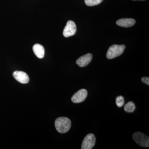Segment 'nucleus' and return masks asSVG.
<instances>
[{
	"label": "nucleus",
	"instance_id": "12",
	"mask_svg": "<svg viewBox=\"0 0 149 149\" xmlns=\"http://www.w3.org/2000/svg\"><path fill=\"white\" fill-rule=\"evenodd\" d=\"M103 0H85L86 5L93 6L100 4L102 2Z\"/></svg>",
	"mask_w": 149,
	"mask_h": 149
},
{
	"label": "nucleus",
	"instance_id": "10",
	"mask_svg": "<svg viewBox=\"0 0 149 149\" xmlns=\"http://www.w3.org/2000/svg\"><path fill=\"white\" fill-rule=\"evenodd\" d=\"M33 51L35 55L39 58H42L45 56L44 47L40 44H35L33 47Z\"/></svg>",
	"mask_w": 149,
	"mask_h": 149
},
{
	"label": "nucleus",
	"instance_id": "7",
	"mask_svg": "<svg viewBox=\"0 0 149 149\" xmlns=\"http://www.w3.org/2000/svg\"><path fill=\"white\" fill-rule=\"evenodd\" d=\"M13 76L17 81L22 84H26L29 83V76L27 73L23 71H15L13 73Z\"/></svg>",
	"mask_w": 149,
	"mask_h": 149
},
{
	"label": "nucleus",
	"instance_id": "6",
	"mask_svg": "<svg viewBox=\"0 0 149 149\" xmlns=\"http://www.w3.org/2000/svg\"><path fill=\"white\" fill-rule=\"evenodd\" d=\"M88 96V92L85 89L79 90L74 93L71 98V100L74 103H80L84 101Z\"/></svg>",
	"mask_w": 149,
	"mask_h": 149
},
{
	"label": "nucleus",
	"instance_id": "13",
	"mask_svg": "<svg viewBox=\"0 0 149 149\" xmlns=\"http://www.w3.org/2000/svg\"><path fill=\"white\" fill-rule=\"evenodd\" d=\"M124 103L125 102H124V97L123 96H119L116 97V103L118 107L120 108L123 106Z\"/></svg>",
	"mask_w": 149,
	"mask_h": 149
},
{
	"label": "nucleus",
	"instance_id": "4",
	"mask_svg": "<svg viewBox=\"0 0 149 149\" xmlns=\"http://www.w3.org/2000/svg\"><path fill=\"white\" fill-rule=\"evenodd\" d=\"M96 138L94 134L89 133L84 139L82 142L81 149H91L95 146Z\"/></svg>",
	"mask_w": 149,
	"mask_h": 149
},
{
	"label": "nucleus",
	"instance_id": "5",
	"mask_svg": "<svg viewBox=\"0 0 149 149\" xmlns=\"http://www.w3.org/2000/svg\"><path fill=\"white\" fill-rule=\"evenodd\" d=\"M76 31L77 27L75 23L72 20H69L63 29V36L65 37L73 36L76 33Z\"/></svg>",
	"mask_w": 149,
	"mask_h": 149
},
{
	"label": "nucleus",
	"instance_id": "14",
	"mask_svg": "<svg viewBox=\"0 0 149 149\" xmlns=\"http://www.w3.org/2000/svg\"><path fill=\"white\" fill-rule=\"evenodd\" d=\"M141 81L143 83L149 85V77H143L141 78Z\"/></svg>",
	"mask_w": 149,
	"mask_h": 149
},
{
	"label": "nucleus",
	"instance_id": "1",
	"mask_svg": "<svg viewBox=\"0 0 149 149\" xmlns=\"http://www.w3.org/2000/svg\"><path fill=\"white\" fill-rule=\"evenodd\" d=\"M71 122L68 118L59 117L55 122V126L58 132L65 133L68 132L71 127Z\"/></svg>",
	"mask_w": 149,
	"mask_h": 149
},
{
	"label": "nucleus",
	"instance_id": "3",
	"mask_svg": "<svg viewBox=\"0 0 149 149\" xmlns=\"http://www.w3.org/2000/svg\"><path fill=\"white\" fill-rule=\"evenodd\" d=\"M133 139L134 141L141 147L148 148L149 138L146 134L141 132H136L133 133Z\"/></svg>",
	"mask_w": 149,
	"mask_h": 149
},
{
	"label": "nucleus",
	"instance_id": "11",
	"mask_svg": "<svg viewBox=\"0 0 149 149\" xmlns=\"http://www.w3.org/2000/svg\"><path fill=\"white\" fill-rule=\"evenodd\" d=\"M136 107L135 104L133 102H128L124 106V109L125 111L128 113H132L136 109Z\"/></svg>",
	"mask_w": 149,
	"mask_h": 149
},
{
	"label": "nucleus",
	"instance_id": "15",
	"mask_svg": "<svg viewBox=\"0 0 149 149\" xmlns=\"http://www.w3.org/2000/svg\"><path fill=\"white\" fill-rule=\"evenodd\" d=\"M133 1H136V0H133ZM141 1H144V0H141Z\"/></svg>",
	"mask_w": 149,
	"mask_h": 149
},
{
	"label": "nucleus",
	"instance_id": "9",
	"mask_svg": "<svg viewBox=\"0 0 149 149\" xmlns=\"http://www.w3.org/2000/svg\"><path fill=\"white\" fill-rule=\"evenodd\" d=\"M136 23V20L133 18H122L118 19L116 24L120 27H129L133 26Z\"/></svg>",
	"mask_w": 149,
	"mask_h": 149
},
{
	"label": "nucleus",
	"instance_id": "8",
	"mask_svg": "<svg viewBox=\"0 0 149 149\" xmlns=\"http://www.w3.org/2000/svg\"><path fill=\"white\" fill-rule=\"evenodd\" d=\"M93 55L92 54L88 53L80 57L76 61V64L80 67H84L88 65L92 61Z\"/></svg>",
	"mask_w": 149,
	"mask_h": 149
},
{
	"label": "nucleus",
	"instance_id": "2",
	"mask_svg": "<svg viewBox=\"0 0 149 149\" xmlns=\"http://www.w3.org/2000/svg\"><path fill=\"white\" fill-rule=\"evenodd\" d=\"M125 49L124 45H113L109 49L107 54V58L113 59L121 55Z\"/></svg>",
	"mask_w": 149,
	"mask_h": 149
}]
</instances>
